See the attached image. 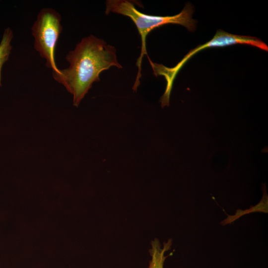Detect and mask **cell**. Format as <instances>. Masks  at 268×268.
<instances>
[{
    "mask_svg": "<svg viewBox=\"0 0 268 268\" xmlns=\"http://www.w3.org/2000/svg\"><path fill=\"white\" fill-rule=\"evenodd\" d=\"M66 59L69 67L53 72V78L72 95L73 105L78 107L91 88L100 80V74L111 67H123L115 48L92 35L83 38Z\"/></svg>",
    "mask_w": 268,
    "mask_h": 268,
    "instance_id": "obj_1",
    "label": "cell"
},
{
    "mask_svg": "<svg viewBox=\"0 0 268 268\" xmlns=\"http://www.w3.org/2000/svg\"><path fill=\"white\" fill-rule=\"evenodd\" d=\"M134 2L128 0H108L106 1L105 13H115L129 17L135 24L141 39V53L136 62L138 72L133 87L137 90L141 77V65L144 55L147 56L146 39L147 35L154 29L167 24H177L185 27L188 30L196 29V20L192 18L193 7L188 3L180 13L173 16H156L143 13L138 11Z\"/></svg>",
    "mask_w": 268,
    "mask_h": 268,
    "instance_id": "obj_2",
    "label": "cell"
},
{
    "mask_svg": "<svg viewBox=\"0 0 268 268\" xmlns=\"http://www.w3.org/2000/svg\"><path fill=\"white\" fill-rule=\"evenodd\" d=\"M61 16L56 10L43 8L38 13L36 20L31 28L34 38V46L42 58L46 62V66L57 72L55 61V49L62 31Z\"/></svg>",
    "mask_w": 268,
    "mask_h": 268,
    "instance_id": "obj_3",
    "label": "cell"
},
{
    "mask_svg": "<svg viewBox=\"0 0 268 268\" xmlns=\"http://www.w3.org/2000/svg\"><path fill=\"white\" fill-rule=\"evenodd\" d=\"M238 44L250 45L265 51H268V46L256 37L234 35L222 30H218L211 40L190 51L174 67H168L162 65L154 63L152 66L154 74L156 76H163L166 81L164 95H170L173 82L177 73L184 64L197 53L207 48L225 47Z\"/></svg>",
    "mask_w": 268,
    "mask_h": 268,
    "instance_id": "obj_4",
    "label": "cell"
},
{
    "mask_svg": "<svg viewBox=\"0 0 268 268\" xmlns=\"http://www.w3.org/2000/svg\"><path fill=\"white\" fill-rule=\"evenodd\" d=\"M172 244V240L169 239L166 242L163 243L162 247L159 240L155 238L151 242V248L149 250L151 259L149 262L148 268H164L166 259L170 256H165V253L170 249Z\"/></svg>",
    "mask_w": 268,
    "mask_h": 268,
    "instance_id": "obj_5",
    "label": "cell"
},
{
    "mask_svg": "<svg viewBox=\"0 0 268 268\" xmlns=\"http://www.w3.org/2000/svg\"><path fill=\"white\" fill-rule=\"evenodd\" d=\"M13 37L12 30L6 28L3 33L0 43V86H1V70L3 64L8 60L12 46L11 41Z\"/></svg>",
    "mask_w": 268,
    "mask_h": 268,
    "instance_id": "obj_6",
    "label": "cell"
}]
</instances>
